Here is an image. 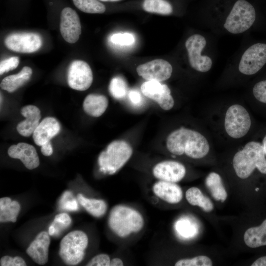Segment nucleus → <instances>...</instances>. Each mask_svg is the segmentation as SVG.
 I'll use <instances>...</instances> for the list:
<instances>
[{"label": "nucleus", "mask_w": 266, "mask_h": 266, "mask_svg": "<svg viewBox=\"0 0 266 266\" xmlns=\"http://www.w3.org/2000/svg\"><path fill=\"white\" fill-rule=\"evenodd\" d=\"M166 146L168 151L173 155L185 154L194 159L204 158L210 150L209 143L204 135L199 132L184 127L169 134Z\"/></svg>", "instance_id": "1"}, {"label": "nucleus", "mask_w": 266, "mask_h": 266, "mask_svg": "<svg viewBox=\"0 0 266 266\" xmlns=\"http://www.w3.org/2000/svg\"><path fill=\"white\" fill-rule=\"evenodd\" d=\"M233 166L236 175L240 179L248 178L257 168L266 174V158L262 144L251 141L235 153Z\"/></svg>", "instance_id": "2"}, {"label": "nucleus", "mask_w": 266, "mask_h": 266, "mask_svg": "<svg viewBox=\"0 0 266 266\" xmlns=\"http://www.w3.org/2000/svg\"><path fill=\"white\" fill-rule=\"evenodd\" d=\"M108 222L110 229L121 237L139 232L144 226L143 218L138 211L123 205L112 208Z\"/></svg>", "instance_id": "3"}, {"label": "nucleus", "mask_w": 266, "mask_h": 266, "mask_svg": "<svg viewBox=\"0 0 266 266\" xmlns=\"http://www.w3.org/2000/svg\"><path fill=\"white\" fill-rule=\"evenodd\" d=\"M133 151L131 146L124 140L111 142L99 156L98 162L100 171L110 175L115 173L129 161Z\"/></svg>", "instance_id": "4"}, {"label": "nucleus", "mask_w": 266, "mask_h": 266, "mask_svg": "<svg viewBox=\"0 0 266 266\" xmlns=\"http://www.w3.org/2000/svg\"><path fill=\"white\" fill-rule=\"evenodd\" d=\"M88 244V238L84 232H71L61 241L59 255L66 265H76L83 260Z\"/></svg>", "instance_id": "5"}, {"label": "nucleus", "mask_w": 266, "mask_h": 266, "mask_svg": "<svg viewBox=\"0 0 266 266\" xmlns=\"http://www.w3.org/2000/svg\"><path fill=\"white\" fill-rule=\"evenodd\" d=\"M255 19L254 6L245 0H238L227 17L224 27L232 33H240L248 30Z\"/></svg>", "instance_id": "6"}, {"label": "nucleus", "mask_w": 266, "mask_h": 266, "mask_svg": "<svg viewBox=\"0 0 266 266\" xmlns=\"http://www.w3.org/2000/svg\"><path fill=\"white\" fill-rule=\"evenodd\" d=\"M251 126L250 114L246 108L238 104L231 105L224 118V128L227 134L234 139L244 136Z\"/></svg>", "instance_id": "7"}, {"label": "nucleus", "mask_w": 266, "mask_h": 266, "mask_svg": "<svg viewBox=\"0 0 266 266\" xmlns=\"http://www.w3.org/2000/svg\"><path fill=\"white\" fill-rule=\"evenodd\" d=\"M206 43L204 37L199 34L190 36L185 42L190 66L194 69L201 72L208 71L212 65V60L208 56L201 55Z\"/></svg>", "instance_id": "8"}, {"label": "nucleus", "mask_w": 266, "mask_h": 266, "mask_svg": "<svg viewBox=\"0 0 266 266\" xmlns=\"http://www.w3.org/2000/svg\"><path fill=\"white\" fill-rule=\"evenodd\" d=\"M266 64V44L258 43L251 45L243 54L238 69L245 75L258 72Z\"/></svg>", "instance_id": "9"}, {"label": "nucleus", "mask_w": 266, "mask_h": 266, "mask_svg": "<svg viewBox=\"0 0 266 266\" xmlns=\"http://www.w3.org/2000/svg\"><path fill=\"white\" fill-rule=\"evenodd\" d=\"M93 73L90 66L81 60H75L70 65L67 72L69 86L77 91H85L92 85Z\"/></svg>", "instance_id": "10"}, {"label": "nucleus", "mask_w": 266, "mask_h": 266, "mask_svg": "<svg viewBox=\"0 0 266 266\" xmlns=\"http://www.w3.org/2000/svg\"><path fill=\"white\" fill-rule=\"evenodd\" d=\"M5 44L12 51L30 53L35 52L40 48L42 39L39 34L33 33H15L6 37Z\"/></svg>", "instance_id": "11"}, {"label": "nucleus", "mask_w": 266, "mask_h": 266, "mask_svg": "<svg viewBox=\"0 0 266 266\" xmlns=\"http://www.w3.org/2000/svg\"><path fill=\"white\" fill-rule=\"evenodd\" d=\"M142 93L146 97L156 102L165 110L171 109L174 101L168 87L160 82L147 81L141 86Z\"/></svg>", "instance_id": "12"}, {"label": "nucleus", "mask_w": 266, "mask_h": 266, "mask_svg": "<svg viewBox=\"0 0 266 266\" xmlns=\"http://www.w3.org/2000/svg\"><path fill=\"white\" fill-rule=\"evenodd\" d=\"M137 74L147 81L161 82L170 78L172 72L171 65L163 59H156L139 65Z\"/></svg>", "instance_id": "13"}, {"label": "nucleus", "mask_w": 266, "mask_h": 266, "mask_svg": "<svg viewBox=\"0 0 266 266\" xmlns=\"http://www.w3.org/2000/svg\"><path fill=\"white\" fill-rule=\"evenodd\" d=\"M60 28L65 40L69 43L77 41L81 33V26L79 17L74 10L70 7L62 10Z\"/></svg>", "instance_id": "14"}, {"label": "nucleus", "mask_w": 266, "mask_h": 266, "mask_svg": "<svg viewBox=\"0 0 266 266\" xmlns=\"http://www.w3.org/2000/svg\"><path fill=\"white\" fill-rule=\"evenodd\" d=\"M186 170L181 163L175 161H165L156 164L152 173L160 180L176 183L185 176Z\"/></svg>", "instance_id": "15"}, {"label": "nucleus", "mask_w": 266, "mask_h": 266, "mask_svg": "<svg viewBox=\"0 0 266 266\" xmlns=\"http://www.w3.org/2000/svg\"><path fill=\"white\" fill-rule=\"evenodd\" d=\"M9 156L12 158L21 160L25 167L33 169L39 165V160L36 149L31 144L20 142L12 145L7 151Z\"/></svg>", "instance_id": "16"}, {"label": "nucleus", "mask_w": 266, "mask_h": 266, "mask_svg": "<svg viewBox=\"0 0 266 266\" xmlns=\"http://www.w3.org/2000/svg\"><path fill=\"white\" fill-rule=\"evenodd\" d=\"M50 239L48 233L42 231L37 234L26 250L27 254L36 264L43 265L48 260Z\"/></svg>", "instance_id": "17"}, {"label": "nucleus", "mask_w": 266, "mask_h": 266, "mask_svg": "<svg viewBox=\"0 0 266 266\" xmlns=\"http://www.w3.org/2000/svg\"><path fill=\"white\" fill-rule=\"evenodd\" d=\"M61 126L59 122L53 117L44 118L33 133V138L38 146H42L59 133Z\"/></svg>", "instance_id": "18"}, {"label": "nucleus", "mask_w": 266, "mask_h": 266, "mask_svg": "<svg viewBox=\"0 0 266 266\" xmlns=\"http://www.w3.org/2000/svg\"><path fill=\"white\" fill-rule=\"evenodd\" d=\"M154 194L164 201L170 203L180 202L183 198V192L175 183L159 180L152 187Z\"/></svg>", "instance_id": "19"}, {"label": "nucleus", "mask_w": 266, "mask_h": 266, "mask_svg": "<svg viewBox=\"0 0 266 266\" xmlns=\"http://www.w3.org/2000/svg\"><path fill=\"white\" fill-rule=\"evenodd\" d=\"M21 113L26 119L17 125L16 129L21 135L28 137L33 133L39 124L40 111L35 105H28L21 108Z\"/></svg>", "instance_id": "20"}, {"label": "nucleus", "mask_w": 266, "mask_h": 266, "mask_svg": "<svg viewBox=\"0 0 266 266\" xmlns=\"http://www.w3.org/2000/svg\"><path fill=\"white\" fill-rule=\"evenodd\" d=\"M108 104L107 98L101 95L89 94L84 100L83 107L88 115L98 117L105 111Z\"/></svg>", "instance_id": "21"}, {"label": "nucleus", "mask_w": 266, "mask_h": 266, "mask_svg": "<svg viewBox=\"0 0 266 266\" xmlns=\"http://www.w3.org/2000/svg\"><path fill=\"white\" fill-rule=\"evenodd\" d=\"M32 72L31 67L24 66L19 73L4 78L0 83V87L8 92H13L25 84L30 79Z\"/></svg>", "instance_id": "22"}, {"label": "nucleus", "mask_w": 266, "mask_h": 266, "mask_svg": "<svg viewBox=\"0 0 266 266\" xmlns=\"http://www.w3.org/2000/svg\"><path fill=\"white\" fill-rule=\"evenodd\" d=\"M243 239L245 244L250 248L266 245V219L259 226L248 229L244 233Z\"/></svg>", "instance_id": "23"}, {"label": "nucleus", "mask_w": 266, "mask_h": 266, "mask_svg": "<svg viewBox=\"0 0 266 266\" xmlns=\"http://www.w3.org/2000/svg\"><path fill=\"white\" fill-rule=\"evenodd\" d=\"M206 187L213 198L217 201L224 202L228 194L223 185L221 176L215 172H211L206 176L205 180Z\"/></svg>", "instance_id": "24"}, {"label": "nucleus", "mask_w": 266, "mask_h": 266, "mask_svg": "<svg viewBox=\"0 0 266 266\" xmlns=\"http://www.w3.org/2000/svg\"><path fill=\"white\" fill-rule=\"evenodd\" d=\"M185 197L190 204L198 206L205 212H211L214 208L213 203L211 200L204 195L197 187H192L189 188L186 192Z\"/></svg>", "instance_id": "25"}, {"label": "nucleus", "mask_w": 266, "mask_h": 266, "mask_svg": "<svg viewBox=\"0 0 266 266\" xmlns=\"http://www.w3.org/2000/svg\"><path fill=\"white\" fill-rule=\"evenodd\" d=\"M20 204L8 197L0 199V222H15L20 210Z\"/></svg>", "instance_id": "26"}, {"label": "nucleus", "mask_w": 266, "mask_h": 266, "mask_svg": "<svg viewBox=\"0 0 266 266\" xmlns=\"http://www.w3.org/2000/svg\"><path fill=\"white\" fill-rule=\"evenodd\" d=\"M77 200L85 210L94 217H101L106 211L107 204L103 200L87 198L81 194H78Z\"/></svg>", "instance_id": "27"}, {"label": "nucleus", "mask_w": 266, "mask_h": 266, "mask_svg": "<svg viewBox=\"0 0 266 266\" xmlns=\"http://www.w3.org/2000/svg\"><path fill=\"white\" fill-rule=\"evenodd\" d=\"M143 9L148 12L169 15L172 12L171 5L166 0H144Z\"/></svg>", "instance_id": "28"}, {"label": "nucleus", "mask_w": 266, "mask_h": 266, "mask_svg": "<svg viewBox=\"0 0 266 266\" xmlns=\"http://www.w3.org/2000/svg\"><path fill=\"white\" fill-rule=\"evenodd\" d=\"M75 6L87 13H103L105 11L103 4L98 0H72Z\"/></svg>", "instance_id": "29"}, {"label": "nucleus", "mask_w": 266, "mask_h": 266, "mask_svg": "<svg viewBox=\"0 0 266 266\" xmlns=\"http://www.w3.org/2000/svg\"><path fill=\"white\" fill-rule=\"evenodd\" d=\"M109 91L116 99H123L128 92V85L125 79L121 76L113 77L109 85Z\"/></svg>", "instance_id": "30"}, {"label": "nucleus", "mask_w": 266, "mask_h": 266, "mask_svg": "<svg viewBox=\"0 0 266 266\" xmlns=\"http://www.w3.org/2000/svg\"><path fill=\"white\" fill-rule=\"evenodd\" d=\"M213 263L207 256L200 255L192 258L182 259L175 264L176 266H211Z\"/></svg>", "instance_id": "31"}, {"label": "nucleus", "mask_w": 266, "mask_h": 266, "mask_svg": "<svg viewBox=\"0 0 266 266\" xmlns=\"http://www.w3.org/2000/svg\"><path fill=\"white\" fill-rule=\"evenodd\" d=\"M110 41L114 44L119 46L131 45L135 41L133 35L129 33H115L111 35Z\"/></svg>", "instance_id": "32"}, {"label": "nucleus", "mask_w": 266, "mask_h": 266, "mask_svg": "<svg viewBox=\"0 0 266 266\" xmlns=\"http://www.w3.org/2000/svg\"><path fill=\"white\" fill-rule=\"evenodd\" d=\"M60 207L68 211H76L78 206L75 199L72 198V195L69 191L64 193L60 200Z\"/></svg>", "instance_id": "33"}, {"label": "nucleus", "mask_w": 266, "mask_h": 266, "mask_svg": "<svg viewBox=\"0 0 266 266\" xmlns=\"http://www.w3.org/2000/svg\"><path fill=\"white\" fill-rule=\"evenodd\" d=\"M71 222L70 216L66 213H62L55 216L52 225L55 229V234L59 233L61 230L68 227Z\"/></svg>", "instance_id": "34"}, {"label": "nucleus", "mask_w": 266, "mask_h": 266, "mask_svg": "<svg viewBox=\"0 0 266 266\" xmlns=\"http://www.w3.org/2000/svg\"><path fill=\"white\" fill-rule=\"evenodd\" d=\"M253 94L258 101L266 104V80L258 82L254 85Z\"/></svg>", "instance_id": "35"}, {"label": "nucleus", "mask_w": 266, "mask_h": 266, "mask_svg": "<svg viewBox=\"0 0 266 266\" xmlns=\"http://www.w3.org/2000/svg\"><path fill=\"white\" fill-rule=\"evenodd\" d=\"M19 63V60L17 57H11L1 61L0 63V74L2 75L16 68Z\"/></svg>", "instance_id": "36"}, {"label": "nucleus", "mask_w": 266, "mask_h": 266, "mask_svg": "<svg viewBox=\"0 0 266 266\" xmlns=\"http://www.w3.org/2000/svg\"><path fill=\"white\" fill-rule=\"evenodd\" d=\"M1 266H25L26 263L21 257L16 256L12 258L9 256H4L0 260Z\"/></svg>", "instance_id": "37"}, {"label": "nucleus", "mask_w": 266, "mask_h": 266, "mask_svg": "<svg viewBox=\"0 0 266 266\" xmlns=\"http://www.w3.org/2000/svg\"><path fill=\"white\" fill-rule=\"evenodd\" d=\"M110 259L108 255L100 254L93 257L86 265L87 266H109Z\"/></svg>", "instance_id": "38"}, {"label": "nucleus", "mask_w": 266, "mask_h": 266, "mask_svg": "<svg viewBox=\"0 0 266 266\" xmlns=\"http://www.w3.org/2000/svg\"><path fill=\"white\" fill-rule=\"evenodd\" d=\"M130 101L134 105H139L142 101L141 95L140 93L135 90L129 91L128 94Z\"/></svg>", "instance_id": "39"}, {"label": "nucleus", "mask_w": 266, "mask_h": 266, "mask_svg": "<svg viewBox=\"0 0 266 266\" xmlns=\"http://www.w3.org/2000/svg\"><path fill=\"white\" fill-rule=\"evenodd\" d=\"M41 152L45 156H49L52 154L53 150L50 141L41 146Z\"/></svg>", "instance_id": "40"}, {"label": "nucleus", "mask_w": 266, "mask_h": 266, "mask_svg": "<svg viewBox=\"0 0 266 266\" xmlns=\"http://www.w3.org/2000/svg\"><path fill=\"white\" fill-rule=\"evenodd\" d=\"M252 266H266V256L261 257L255 260L252 264Z\"/></svg>", "instance_id": "41"}, {"label": "nucleus", "mask_w": 266, "mask_h": 266, "mask_svg": "<svg viewBox=\"0 0 266 266\" xmlns=\"http://www.w3.org/2000/svg\"><path fill=\"white\" fill-rule=\"evenodd\" d=\"M110 266H124V263L121 259L118 258H115L110 260Z\"/></svg>", "instance_id": "42"}, {"label": "nucleus", "mask_w": 266, "mask_h": 266, "mask_svg": "<svg viewBox=\"0 0 266 266\" xmlns=\"http://www.w3.org/2000/svg\"><path fill=\"white\" fill-rule=\"evenodd\" d=\"M262 145L264 148L265 153L266 155V134L265 135V136H264L263 138Z\"/></svg>", "instance_id": "43"}, {"label": "nucleus", "mask_w": 266, "mask_h": 266, "mask_svg": "<svg viewBox=\"0 0 266 266\" xmlns=\"http://www.w3.org/2000/svg\"><path fill=\"white\" fill-rule=\"evenodd\" d=\"M100 0L102 1H119L120 0Z\"/></svg>", "instance_id": "44"}]
</instances>
